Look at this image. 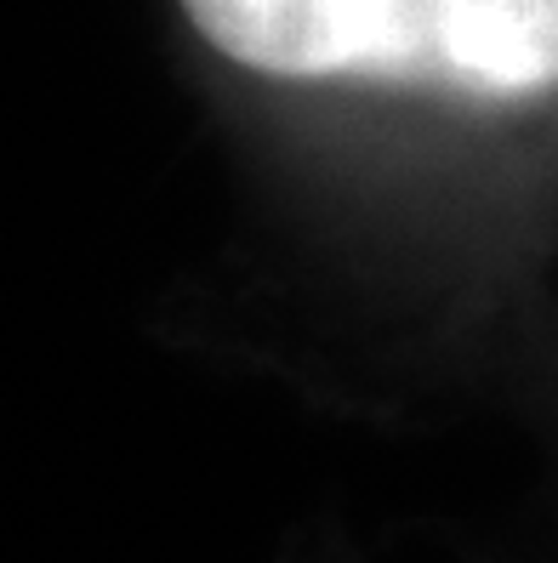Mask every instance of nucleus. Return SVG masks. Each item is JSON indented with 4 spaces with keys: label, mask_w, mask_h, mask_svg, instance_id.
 <instances>
[{
    "label": "nucleus",
    "mask_w": 558,
    "mask_h": 563,
    "mask_svg": "<svg viewBox=\"0 0 558 563\" xmlns=\"http://www.w3.org/2000/svg\"><path fill=\"white\" fill-rule=\"evenodd\" d=\"M411 75L473 91L558 86V0H411Z\"/></svg>",
    "instance_id": "obj_2"
},
{
    "label": "nucleus",
    "mask_w": 558,
    "mask_h": 563,
    "mask_svg": "<svg viewBox=\"0 0 558 563\" xmlns=\"http://www.w3.org/2000/svg\"><path fill=\"white\" fill-rule=\"evenodd\" d=\"M188 23L274 80L411 75V0H183Z\"/></svg>",
    "instance_id": "obj_1"
}]
</instances>
